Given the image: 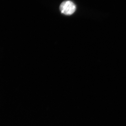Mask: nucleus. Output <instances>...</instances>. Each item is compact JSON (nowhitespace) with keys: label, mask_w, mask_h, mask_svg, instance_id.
I'll return each mask as SVG.
<instances>
[{"label":"nucleus","mask_w":126,"mask_h":126,"mask_svg":"<svg viewBox=\"0 0 126 126\" xmlns=\"http://www.w3.org/2000/svg\"><path fill=\"white\" fill-rule=\"evenodd\" d=\"M60 9L62 14L66 15H70L75 12L76 7L73 2L67 0L61 3Z\"/></svg>","instance_id":"f257e3e1"}]
</instances>
